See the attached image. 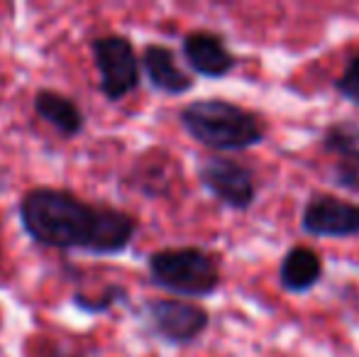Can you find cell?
Here are the masks:
<instances>
[{
  "label": "cell",
  "mask_w": 359,
  "mask_h": 357,
  "mask_svg": "<svg viewBox=\"0 0 359 357\" xmlns=\"http://www.w3.org/2000/svg\"><path fill=\"white\" fill-rule=\"evenodd\" d=\"M18 218L29 240L52 250L110 257L133 245L140 223L135 215L110 206L88 203L67 189L37 186L20 198Z\"/></svg>",
  "instance_id": "obj_1"
},
{
  "label": "cell",
  "mask_w": 359,
  "mask_h": 357,
  "mask_svg": "<svg viewBox=\"0 0 359 357\" xmlns=\"http://www.w3.org/2000/svg\"><path fill=\"white\" fill-rule=\"evenodd\" d=\"M179 123L189 137L213 152H242L266 137V123L259 113L225 98H203L184 105Z\"/></svg>",
  "instance_id": "obj_2"
},
{
  "label": "cell",
  "mask_w": 359,
  "mask_h": 357,
  "mask_svg": "<svg viewBox=\"0 0 359 357\" xmlns=\"http://www.w3.org/2000/svg\"><path fill=\"white\" fill-rule=\"evenodd\" d=\"M149 281L176 299H208L222 281L220 262L203 248H164L147 257Z\"/></svg>",
  "instance_id": "obj_3"
},
{
  "label": "cell",
  "mask_w": 359,
  "mask_h": 357,
  "mask_svg": "<svg viewBox=\"0 0 359 357\" xmlns=\"http://www.w3.org/2000/svg\"><path fill=\"white\" fill-rule=\"evenodd\" d=\"M93 64L98 69V88L108 100H123L140 86L142 62L125 34H100L90 42Z\"/></svg>",
  "instance_id": "obj_4"
},
{
  "label": "cell",
  "mask_w": 359,
  "mask_h": 357,
  "mask_svg": "<svg viewBox=\"0 0 359 357\" xmlns=\"http://www.w3.org/2000/svg\"><path fill=\"white\" fill-rule=\"evenodd\" d=\"M142 318L151 335L169 345H191L208 330L210 314L186 299H147Z\"/></svg>",
  "instance_id": "obj_5"
},
{
  "label": "cell",
  "mask_w": 359,
  "mask_h": 357,
  "mask_svg": "<svg viewBox=\"0 0 359 357\" xmlns=\"http://www.w3.org/2000/svg\"><path fill=\"white\" fill-rule=\"evenodd\" d=\"M198 181L225 208L247 210L257 201L255 174L237 159L210 154L203 162H198Z\"/></svg>",
  "instance_id": "obj_6"
},
{
  "label": "cell",
  "mask_w": 359,
  "mask_h": 357,
  "mask_svg": "<svg viewBox=\"0 0 359 357\" xmlns=\"http://www.w3.org/2000/svg\"><path fill=\"white\" fill-rule=\"evenodd\" d=\"M303 233L313 238L347 240L359 235V203L330 194H316L308 198L301 215Z\"/></svg>",
  "instance_id": "obj_7"
},
{
  "label": "cell",
  "mask_w": 359,
  "mask_h": 357,
  "mask_svg": "<svg viewBox=\"0 0 359 357\" xmlns=\"http://www.w3.org/2000/svg\"><path fill=\"white\" fill-rule=\"evenodd\" d=\"M181 54L191 72L203 79H225L237 69V57L227 49L225 37L210 29H194L181 39Z\"/></svg>",
  "instance_id": "obj_8"
},
{
  "label": "cell",
  "mask_w": 359,
  "mask_h": 357,
  "mask_svg": "<svg viewBox=\"0 0 359 357\" xmlns=\"http://www.w3.org/2000/svg\"><path fill=\"white\" fill-rule=\"evenodd\" d=\"M142 74L149 86L166 95H184L194 88V79L176 62V54L164 44H147L142 49Z\"/></svg>",
  "instance_id": "obj_9"
},
{
  "label": "cell",
  "mask_w": 359,
  "mask_h": 357,
  "mask_svg": "<svg viewBox=\"0 0 359 357\" xmlns=\"http://www.w3.org/2000/svg\"><path fill=\"white\" fill-rule=\"evenodd\" d=\"M323 279V257L308 245H293L279 264V284L288 294H308Z\"/></svg>",
  "instance_id": "obj_10"
},
{
  "label": "cell",
  "mask_w": 359,
  "mask_h": 357,
  "mask_svg": "<svg viewBox=\"0 0 359 357\" xmlns=\"http://www.w3.org/2000/svg\"><path fill=\"white\" fill-rule=\"evenodd\" d=\"M34 113L69 140L81 135V130L86 125L81 105L74 98H69V95L59 93V90H37L34 93Z\"/></svg>",
  "instance_id": "obj_11"
},
{
  "label": "cell",
  "mask_w": 359,
  "mask_h": 357,
  "mask_svg": "<svg viewBox=\"0 0 359 357\" xmlns=\"http://www.w3.org/2000/svg\"><path fill=\"white\" fill-rule=\"evenodd\" d=\"M323 149L335 157L359 149V123L345 120V123H332L323 133Z\"/></svg>",
  "instance_id": "obj_12"
},
{
  "label": "cell",
  "mask_w": 359,
  "mask_h": 357,
  "mask_svg": "<svg viewBox=\"0 0 359 357\" xmlns=\"http://www.w3.org/2000/svg\"><path fill=\"white\" fill-rule=\"evenodd\" d=\"M72 301L79 306L81 311H86V314H105V311H110L115 304H123V301H128V289H125V286H120V284H113L98 296L74 294Z\"/></svg>",
  "instance_id": "obj_13"
},
{
  "label": "cell",
  "mask_w": 359,
  "mask_h": 357,
  "mask_svg": "<svg viewBox=\"0 0 359 357\" xmlns=\"http://www.w3.org/2000/svg\"><path fill=\"white\" fill-rule=\"evenodd\" d=\"M332 184L345 191L359 194V149L340 154L332 164Z\"/></svg>",
  "instance_id": "obj_14"
},
{
  "label": "cell",
  "mask_w": 359,
  "mask_h": 357,
  "mask_svg": "<svg viewBox=\"0 0 359 357\" xmlns=\"http://www.w3.org/2000/svg\"><path fill=\"white\" fill-rule=\"evenodd\" d=\"M335 90L347 100V103L359 105V54L347 62L342 74L335 79Z\"/></svg>",
  "instance_id": "obj_15"
},
{
  "label": "cell",
  "mask_w": 359,
  "mask_h": 357,
  "mask_svg": "<svg viewBox=\"0 0 359 357\" xmlns=\"http://www.w3.org/2000/svg\"><path fill=\"white\" fill-rule=\"evenodd\" d=\"M44 357H86L83 350H76V348H67V345H54Z\"/></svg>",
  "instance_id": "obj_16"
}]
</instances>
